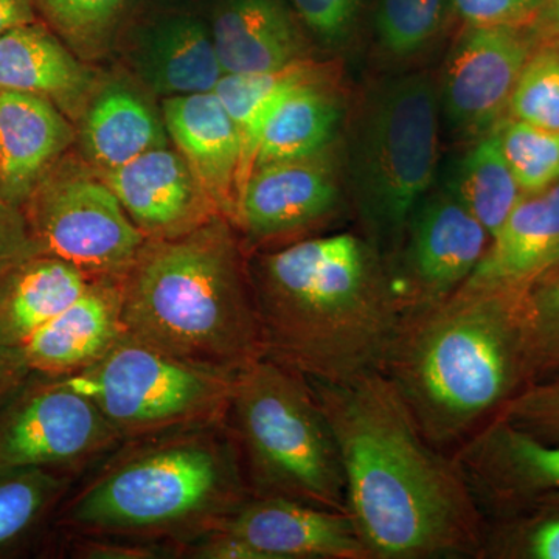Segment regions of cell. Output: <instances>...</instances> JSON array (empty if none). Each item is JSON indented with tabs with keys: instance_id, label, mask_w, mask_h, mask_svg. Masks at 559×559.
I'll use <instances>...</instances> for the list:
<instances>
[{
	"instance_id": "cell-41",
	"label": "cell",
	"mask_w": 559,
	"mask_h": 559,
	"mask_svg": "<svg viewBox=\"0 0 559 559\" xmlns=\"http://www.w3.org/2000/svg\"><path fill=\"white\" fill-rule=\"evenodd\" d=\"M32 374L21 347L0 344V406L31 380Z\"/></svg>"
},
{
	"instance_id": "cell-29",
	"label": "cell",
	"mask_w": 559,
	"mask_h": 559,
	"mask_svg": "<svg viewBox=\"0 0 559 559\" xmlns=\"http://www.w3.org/2000/svg\"><path fill=\"white\" fill-rule=\"evenodd\" d=\"M479 558L559 559V498L489 518Z\"/></svg>"
},
{
	"instance_id": "cell-11",
	"label": "cell",
	"mask_w": 559,
	"mask_h": 559,
	"mask_svg": "<svg viewBox=\"0 0 559 559\" xmlns=\"http://www.w3.org/2000/svg\"><path fill=\"white\" fill-rule=\"evenodd\" d=\"M491 235L444 187L429 191L407 224L399 252L388 261L404 316L436 307L471 277Z\"/></svg>"
},
{
	"instance_id": "cell-4",
	"label": "cell",
	"mask_w": 559,
	"mask_h": 559,
	"mask_svg": "<svg viewBox=\"0 0 559 559\" xmlns=\"http://www.w3.org/2000/svg\"><path fill=\"white\" fill-rule=\"evenodd\" d=\"M124 333L210 370L237 374L263 356L249 259L218 216L168 240H146L121 280Z\"/></svg>"
},
{
	"instance_id": "cell-26",
	"label": "cell",
	"mask_w": 559,
	"mask_h": 559,
	"mask_svg": "<svg viewBox=\"0 0 559 559\" xmlns=\"http://www.w3.org/2000/svg\"><path fill=\"white\" fill-rule=\"evenodd\" d=\"M342 105L323 75L305 81L272 114L257 153L261 165L322 156L336 135Z\"/></svg>"
},
{
	"instance_id": "cell-44",
	"label": "cell",
	"mask_w": 559,
	"mask_h": 559,
	"mask_svg": "<svg viewBox=\"0 0 559 559\" xmlns=\"http://www.w3.org/2000/svg\"><path fill=\"white\" fill-rule=\"evenodd\" d=\"M0 179H2V168H0Z\"/></svg>"
},
{
	"instance_id": "cell-24",
	"label": "cell",
	"mask_w": 559,
	"mask_h": 559,
	"mask_svg": "<svg viewBox=\"0 0 559 559\" xmlns=\"http://www.w3.org/2000/svg\"><path fill=\"white\" fill-rule=\"evenodd\" d=\"M79 128L81 157L98 173L170 145L162 116L140 92L120 81L98 87Z\"/></svg>"
},
{
	"instance_id": "cell-30",
	"label": "cell",
	"mask_w": 559,
	"mask_h": 559,
	"mask_svg": "<svg viewBox=\"0 0 559 559\" xmlns=\"http://www.w3.org/2000/svg\"><path fill=\"white\" fill-rule=\"evenodd\" d=\"M520 320L528 382L559 377V267L524 290Z\"/></svg>"
},
{
	"instance_id": "cell-25",
	"label": "cell",
	"mask_w": 559,
	"mask_h": 559,
	"mask_svg": "<svg viewBox=\"0 0 559 559\" xmlns=\"http://www.w3.org/2000/svg\"><path fill=\"white\" fill-rule=\"evenodd\" d=\"M92 280L75 264L46 253L14 264L0 278V344L22 347L79 299Z\"/></svg>"
},
{
	"instance_id": "cell-12",
	"label": "cell",
	"mask_w": 559,
	"mask_h": 559,
	"mask_svg": "<svg viewBox=\"0 0 559 559\" xmlns=\"http://www.w3.org/2000/svg\"><path fill=\"white\" fill-rule=\"evenodd\" d=\"M340 202V186L322 157L275 162L249 176L231 224L246 252H264L311 238Z\"/></svg>"
},
{
	"instance_id": "cell-20",
	"label": "cell",
	"mask_w": 559,
	"mask_h": 559,
	"mask_svg": "<svg viewBox=\"0 0 559 559\" xmlns=\"http://www.w3.org/2000/svg\"><path fill=\"white\" fill-rule=\"evenodd\" d=\"M98 87L94 69L39 22L0 35V92L36 95L79 124Z\"/></svg>"
},
{
	"instance_id": "cell-39",
	"label": "cell",
	"mask_w": 559,
	"mask_h": 559,
	"mask_svg": "<svg viewBox=\"0 0 559 559\" xmlns=\"http://www.w3.org/2000/svg\"><path fill=\"white\" fill-rule=\"evenodd\" d=\"M38 253L21 205L0 198V278L20 261Z\"/></svg>"
},
{
	"instance_id": "cell-22",
	"label": "cell",
	"mask_w": 559,
	"mask_h": 559,
	"mask_svg": "<svg viewBox=\"0 0 559 559\" xmlns=\"http://www.w3.org/2000/svg\"><path fill=\"white\" fill-rule=\"evenodd\" d=\"M559 267V182L524 194L465 283L525 289ZM463 283V285H465Z\"/></svg>"
},
{
	"instance_id": "cell-14",
	"label": "cell",
	"mask_w": 559,
	"mask_h": 559,
	"mask_svg": "<svg viewBox=\"0 0 559 559\" xmlns=\"http://www.w3.org/2000/svg\"><path fill=\"white\" fill-rule=\"evenodd\" d=\"M528 58L527 40L516 28L469 27L452 50L441 84L451 127L463 134L495 128Z\"/></svg>"
},
{
	"instance_id": "cell-5",
	"label": "cell",
	"mask_w": 559,
	"mask_h": 559,
	"mask_svg": "<svg viewBox=\"0 0 559 559\" xmlns=\"http://www.w3.org/2000/svg\"><path fill=\"white\" fill-rule=\"evenodd\" d=\"M73 498L61 524L80 535L189 540L250 498L224 425L150 437Z\"/></svg>"
},
{
	"instance_id": "cell-43",
	"label": "cell",
	"mask_w": 559,
	"mask_h": 559,
	"mask_svg": "<svg viewBox=\"0 0 559 559\" xmlns=\"http://www.w3.org/2000/svg\"><path fill=\"white\" fill-rule=\"evenodd\" d=\"M555 9H557V14L559 17V0H555Z\"/></svg>"
},
{
	"instance_id": "cell-3",
	"label": "cell",
	"mask_w": 559,
	"mask_h": 559,
	"mask_svg": "<svg viewBox=\"0 0 559 559\" xmlns=\"http://www.w3.org/2000/svg\"><path fill=\"white\" fill-rule=\"evenodd\" d=\"M525 289L465 283L401 320L380 371L437 450H457L528 384L520 320Z\"/></svg>"
},
{
	"instance_id": "cell-10",
	"label": "cell",
	"mask_w": 559,
	"mask_h": 559,
	"mask_svg": "<svg viewBox=\"0 0 559 559\" xmlns=\"http://www.w3.org/2000/svg\"><path fill=\"white\" fill-rule=\"evenodd\" d=\"M120 441L98 407L60 378L33 373L0 406V473L72 468Z\"/></svg>"
},
{
	"instance_id": "cell-16",
	"label": "cell",
	"mask_w": 559,
	"mask_h": 559,
	"mask_svg": "<svg viewBox=\"0 0 559 559\" xmlns=\"http://www.w3.org/2000/svg\"><path fill=\"white\" fill-rule=\"evenodd\" d=\"M218 527L264 559H371L347 513L299 500L249 498Z\"/></svg>"
},
{
	"instance_id": "cell-8",
	"label": "cell",
	"mask_w": 559,
	"mask_h": 559,
	"mask_svg": "<svg viewBox=\"0 0 559 559\" xmlns=\"http://www.w3.org/2000/svg\"><path fill=\"white\" fill-rule=\"evenodd\" d=\"M235 377L124 333L100 360L60 380L90 399L121 440H139L224 425Z\"/></svg>"
},
{
	"instance_id": "cell-40",
	"label": "cell",
	"mask_w": 559,
	"mask_h": 559,
	"mask_svg": "<svg viewBox=\"0 0 559 559\" xmlns=\"http://www.w3.org/2000/svg\"><path fill=\"white\" fill-rule=\"evenodd\" d=\"M75 551L80 554L79 557L98 559H151L165 557L164 554H173V550L162 549L153 543L91 535H81Z\"/></svg>"
},
{
	"instance_id": "cell-42",
	"label": "cell",
	"mask_w": 559,
	"mask_h": 559,
	"mask_svg": "<svg viewBox=\"0 0 559 559\" xmlns=\"http://www.w3.org/2000/svg\"><path fill=\"white\" fill-rule=\"evenodd\" d=\"M36 20L33 0H0V35Z\"/></svg>"
},
{
	"instance_id": "cell-31",
	"label": "cell",
	"mask_w": 559,
	"mask_h": 559,
	"mask_svg": "<svg viewBox=\"0 0 559 559\" xmlns=\"http://www.w3.org/2000/svg\"><path fill=\"white\" fill-rule=\"evenodd\" d=\"M68 488L69 479L60 471L0 473V550L35 528Z\"/></svg>"
},
{
	"instance_id": "cell-7",
	"label": "cell",
	"mask_w": 559,
	"mask_h": 559,
	"mask_svg": "<svg viewBox=\"0 0 559 559\" xmlns=\"http://www.w3.org/2000/svg\"><path fill=\"white\" fill-rule=\"evenodd\" d=\"M439 160V100L426 73L381 81L349 148V191L366 240L389 261L429 193Z\"/></svg>"
},
{
	"instance_id": "cell-17",
	"label": "cell",
	"mask_w": 559,
	"mask_h": 559,
	"mask_svg": "<svg viewBox=\"0 0 559 559\" xmlns=\"http://www.w3.org/2000/svg\"><path fill=\"white\" fill-rule=\"evenodd\" d=\"M119 51L124 68L162 100L215 91L224 76L210 25L191 14H171L140 25Z\"/></svg>"
},
{
	"instance_id": "cell-18",
	"label": "cell",
	"mask_w": 559,
	"mask_h": 559,
	"mask_svg": "<svg viewBox=\"0 0 559 559\" xmlns=\"http://www.w3.org/2000/svg\"><path fill=\"white\" fill-rule=\"evenodd\" d=\"M162 120L202 189L231 223L240 193L241 143L215 91L164 98Z\"/></svg>"
},
{
	"instance_id": "cell-23",
	"label": "cell",
	"mask_w": 559,
	"mask_h": 559,
	"mask_svg": "<svg viewBox=\"0 0 559 559\" xmlns=\"http://www.w3.org/2000/svg\"><path fill=\"white\" fill-rule=\"evenodd\" d=\"M75 139L72 121L53 103L22 92H0V198L21 205Z\"/></svg>"
},
{
	"instance_id": "cell-37",
	"label": "cell",
	"mask_w": 559,
	"mask_h": 559,
	"mask_svg": "<svg viewBox=\"0 0 559 559\" xmlns=\"http://www.w3.org/2000/svg\"><path fill=\"white\" fill-rule=\"evenodd\" d=\"M364 0H290L301 24L323 46H342L352 35Z\"/></svg>"
},
{
	"instance_id": "cell-33",
	"label": "cell",
	"mask_w": 559,
	"mask_h": 559,
	"mask_svg": "<svg viewBox=\"0 0 559 559\" xmlns=\"http://www.w3.org/2000/svg\"><path fill=\"white\" fill-rule=\"evenodd\" d=\"M500 150L524 194L559 182V131L511 119L495 124Z\"/></svg>"
},
{
	"instance_id": "cell-36",
	"label": "cell",
	"mask_w": 559,
	"mask_h": 559,
	"mask_svg": "<svg viewBox=\"0 0 559 559\" xmlns=\"http://www.w3.org/2000/svg\"><path fill=\"white\" fill-rule=\"evenodd\" d=\"M546 443H559V377L528 382L495 415Z\"/></svg>"
},
{
	"instance_id": "cell-13",
	"label": "cell",
	"mask_w": 559,
	"mask_h": 559,
	"mask_svg": "<svg viewBox=\"0 0 559 559\" xmlns=\"http://www.w3.org/2000/svg\"><path fill=\"white\" fill-rule=\"evenodd\" d=\"M485 518L559 498V443L492 417L452 452Z\"/></svg>"
},
{
	"instance_id": "cell-9",
	"label": "cell",
	"mask_w": 559,
	"mask_h": 559,
	"mask_svg": "<svg viewBox=\"0 0 559 559\" xmlns=\"http://www.w3.org/2000/svg\"><path fill=\"white\" fill-rule=\"evenodd\" d=\"M21 209L38 253L69 261L94 280H123L146 241L100 173L69 151Z\"/></svg>"
},
{
	"instance_id": "cell-2",
	"label": "cell",
	"mask_w": 559,
	"mask_h": 559,
	"mask_svg": "<svg viewBox=\"0 0 559 559\" xmlns=\"http://www.w3.org/2000/svg\"><path fill=\"white\" fill-rule=\"evenodd\" d=\"M249 274L264 358L331 384L381 370L403 311L388 261L364 235L252 253Z\"/></svg>"
},
{
	"instance_id": "cell-32",
	"label": "cell",
	"mask_w": 559,
	"mask_h": 559,
	"mask_svg": "<svg viewBox=\"0 0 559 559\" xmlns=\"http://www.w3.org/2000/svg\"><path fill=\"white\" fill-rule=\"evenodd\" d=\"M47 20L83 61L100 60L116 40L128 0H38Z\"/></svg>"
},
{
	"instance_id": "cell-35",
	"label": "cell",
	"mask_w": 559,
	"mask_h": 559,
	"mask_svg": "<svg viewBox=\"0 0 559 559\" xmlns=\"http://www.w3.org/2000/svg\"><path fill=\"white\" fill-rule=\"evenodd\" d=\"M511 117L559 131V51L530 57L511 94Z\"/></svg>"
},
{
	"instance_id": "cell-15",
	"label": "cell",
	"mask_w": 559,
	"mask_h": 559,
	"mask_svg": "<svg viewBox=\"0 0 559 559\" xmlns=\"http://www.w3.org/2000/svg\"><path fill=\"white\" fill-rule=\"evenodd\" d=\"M100 175L146 240L180 237L223 216L170 145Z\"/></svg>"
},
{
	"instance_id": "cell-21",
	"label": "cell",
	"mask_w": 559,
	"mask_h": 559,
	"mask_svg": "<svg viewBox=\"0 0 559 559\" xmlns=\"http://www.w3.org/2000/svg\"><path fill=\"white\" fill-rule=\"evenodd\" d=\"M209 25L224 75L275 72L308 60L285 0H223Z\"/></svg>"
},
{
	"instance_id": "cell-1",
	"label": "cell",
	"mask_w": 559,
	"mask_h": 559,
	"mask_svg": "<svg viewBox=\"0 0 559 559\" xmlns=\"http://www.w3.org/2000/svg\"><path fill=\"white\" fill-rule=\"evenodd\" d=\"M308 381L336 440L348 516L370 558H479L484 511L457 460L423 437L388 377L374 370L337 384Z\"/></svg>"
},
{
	"instance_id": "cell-34",
	"label": "cell",
	"mask_w": 559,
	"mask_h": 559,
	"mask_svg": "<svg viewBox=\"0 0 559 559\" xmlns=\"http://www.w3.org/2000/svg\"><path fill=\"white\" fill-rule=\"evenodd\" d=\"M448 0H380L378 39L382 49L396 58H409L428 46L440 32Z\"/></svg>"
},
{
	"instance_id": "cell-38",
	"label": "cell",
	"mask_w": 559,
	"mask_h": 559,
	"mask_svg": "<svg viewBox=\"0 0 559 559\" xmlns=\"http://www.w3.org/2000/svg\"><path fill=\"white\" fill-rule=\"evenodd\" d=\"M452 7L469 27L516 28L532 21L544 0H451Z\"/></svg>"
},
{
	"instance_id": "cell-19",
	"label": "cell",
	"mask_w": 559,
	"mask_h": 559,
	"mask_svg": "<svg viewBox=\"0 0 559 559\" xmlns=\"http://www.w3.org/2000/svg\"><path fill=\"white\" fill-rule=\"evenodd\" d=\"M123 336L121 280L100 278L21 348L33 373L66 378L100 360Z\"/></svg>"
},
{
	"instance_id": "cell-28",
	"label": "cell",
	"mask_w": 559,
	"mask_h": 559,
	"mask_svg": "<svg viewBox=\"0 0 559 559\" xmlns=\"http://www.w3.org/2000/svg\"><path fill=\"white\" fill-rule=\"evenodd\" d=\"M447 189L473 213L491 237L524 197L500 150L495 130L487 132L460 159Z\"/></svg>"
},
{
	"instance_id": "cell-27",
	"label": "cell",
	"mask_w": 559,
	"mask_h": 559,
	"mask_svg": "<svg viewBox=\"0 0 559 559\" xmlns=\"http://www.w3.org/2000/svg\"><path fill=\"white\" fill-rule=\"evenodd\" d=\"M322 75L310 60L275 72L257 75H224L216 95L229 112L241 143L240 191L252 175L261 135L280 103L305 81ZM240 194V193H238Z\"/></svg>"
},
{
	"instance_id": "cell-6",
	"label": "cell",
	"mask_w": 559,
	"mask_h": 559,
	"mask_svg": "<svg viewBox=\"0 0 559 559\" xmlns=\"http://www.w3.org/2000/svg\"><path fill=\"white\" fill-rule=\"evenodd\" d=\"M226 428L250 498L299 500L348 514L336 440L310 381L270 358L235 377Z\"/></svg>"
}]
</instances>
